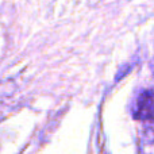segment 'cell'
I'll return each mask as SVG.
<instances>
[{"label":"cell","mask_w":154,"mask_h":154,"mask_svg":"<svg viewBox=\"0 0 154 154\" xmlns=\"http://www.w3.org/2000/svg\"><path fill=\"white\" fill-rule=\"evenodd\" d=\"M134 115L137 119L154 122V91H145L135 103Z\"/></svg>","instance_id":"obj_1"}]
</instances>
